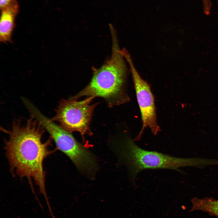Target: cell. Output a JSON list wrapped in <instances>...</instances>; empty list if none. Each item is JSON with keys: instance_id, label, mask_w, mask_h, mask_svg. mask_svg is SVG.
I'll return each instance as SVG.
<instances>
[{"instance_id": "1", "label": "cell", "mask_w": 218, "mask_h": 218, "mask_svg": "<svg viewBox=\"0 0 218 218\" xmlns=\"http://www.w3.org/2000/svg\"><path fill=\"white\" fill-rule=\"evenodd\" d=\"M2 130L8 136L4 148L11 172L20 178L33 180L49 205L43 165L45 159L54 152L49 148L52 139L43 140L46 130L32 115L24 122L15 121L10 128Z\"/></svg>"}, {"instance_id": "2", "label": "cell", "mask_w": 218, "mask_h": 218, "mask_svg": "<svg viewBox=\"0 0 218 218\" xmlns=\"http://www.w3.org/2000/svg\"><path fill=\"white\" fill-rule=\"evenodd\" d=\"M113 42L111 58L95 71L91 81L84 88L70 98L77 100L84 96L101 97L109 107L129 101L126 89V66L116 40Z\"/></svg>"}, {"instance_id": "3", "label": "cell", "mask_w": 218, "mask_h": 218, "mask_svg": "<svg viewBox=\"0 0 218 218\" xmlns=\"http://www.w3.org/2000/svg\"><path fill=\"white\" fill-rule=\"evenodd\" d=\"M117 150L120 158L126 165L132 182L137 175L146 169H169L177 170L185 167H199L200 158L177 157L155 151L142 149L130 136H125L118 143Z\"/></svg>"}, {"instance_id": "4", "label": "cell", "mask_w": 218, "mask_h": 218, "mask_svg": "<svg viewBox=\"0 0 218 218\" xmlns=\"http://www.w3.org/2000/svg\"><path fill=\"white\" fill-rule=\"evenodd\" d=\"M32 114L48 133L57 148L67 156L78 169L87 172L94 170L97 164L94 155L76 140L71 133L46 117L37 108L33 110Z\"/></svg>"}, {"instance_id": "5", "label": "cell", "mask_w": 218, "mask_h": 218, "mask_svg": "<svg viewBox=\"0 0 218 218\" xmlns=\"http://www.w3.org/2000/svg\"><path fill=\"white\" fill-rule=\"evenodd\" d=\"M94 98L88 97L81 101L69 98L59 102L55 115L51 119L67 131L79 133L84 137L90 134V125L97 104H91Z\"/></svg>"}, {"instance_id": "6", "label": "cell", "mask_w": 218, "mask_h": 218, "mask_svg": "<svg viewBox=\"0 0 218 218\" xmlns=\"http://www.w3.org/2000/svg\"><path fill=\"white\" fill-rule=\"evenodd\" d=\"M123 56L129 65L142 122L141 129L134 139V141L140 139L145 128H149L153 134L156 135L160 130V127L157 120L154 97L150 85L138 72L128 52H125Z\"/></svg>"}, {"instance_id": "7", "label": "cell", "mask_w": 218, "mask_h": 218, "mask_svg": "<svg viewBox=\"0 0 218 218\" xmlns=\"http://www.w3.org/2000/svg\"><path fill=\"white\" fill-rule=\"evenodd\" d=\"M1 9L0 41L10 42L15 27V18L18 11V4L16 0H13Z\"/></svg>"}, {"instance_id": "8", "label": "cell", "mask_w": 218, "mask_h": 218, "mask_svg": "<svg viewBox=\"0 0 218 218\" xmlns=\"http://www.w3.org/2000/svg\"><path fill=\"white\" fill-rule=\"evenodd\" d=\"M191 202L192 206L190 211H201L218 217V200L209 197H194Z\"/></svg>"}, {"instance_id": "9", "label": "cell", "mask_w": 218, "mask_h": 218, "mask_svg": "<svg viewBox=\"0 0 218 218\" xmlns=\"http://www.w3.org/2000/svg\"><path fill=\"white\" fill-rule=\"evenodd\" d=\"M13 0H0V8L5 7Z\"/></svg>"}, {"instance_id": "10", "label": "cell", "mask_w": 218, "mask_h": 218, "mask_svg": "<svg viewBox=\"0 0 218 218\" xmlns=\"http://www.w3.org/2000/svg\"><path fill=\"white\" fill-rule=\"evenodd\" d=\"M203 6L205 7H208L210 6L211 4L210 0H202Z\"/></svg>"}, {"instance_id": "11", "label": "cell", "mask_w": 218, "mask_h": 218, "mask_svg": "<svg viewBox=\"0 0 218 218\" xmlns=\"http://www.w3.org/2000/svg\"></svg>"}]
</instances>
